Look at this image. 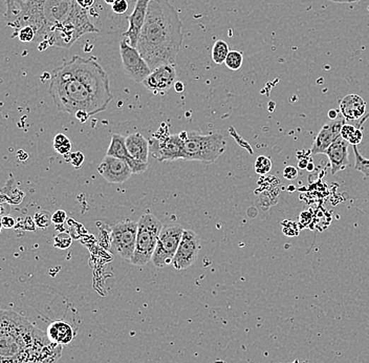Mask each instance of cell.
I'll return each instance as SVG.
<instances>
[{
	"label": "cell",
	"mask_w": 369,
	"mask_h": 363,
	"mask_svg": "<svg viewBox=\"0 0 369 363\" xmlns=\"http://www.w3.org/2000/svg\"><path fill=\"white\" fill-rule=\"evenodd\" d=\"M6 25L14 30L31 27L39 51L57 47L69 49L83 35L98 32L88 18V11L77 0H6Z\"/></svg>",
	"instance_id": "1"
},
{
	"label": "cell",
	"mask_w": 369,
	"mask_h": 363,
	"mask_svg": "<svg viewBox=\"0 0 369 363\" xmlns=\"http://www.w3.org/2000/svg\"><path fill=\"white\" fill-rule=\"evenodd\" d=\"M49 95L58 112L88 118L105 112L114 99L103 67L95 57L78 55L54 69Z\"/></svg>",
	"instance_id": "2"
},
{
	"label": "cell",
	"mask_w": 369,
	"mask_h": 363,
	"mask_svg": "<svg viewBox=\"0 0 369 363\" xmlns=\"http://www.w3.org/2000/svg\"><path fill=\"white\" fill-rule=\"evenodd\" d=\"M63 345L52 342L29 319L10 310L0 313V363H56Z\"/></svg>",
	"instance_id": "3"
},
{
	"label": "cell",
	"mask_w": 369,
	"mask_h": 363,
	"mask_svg": "<svg viewBox=\"0 0 369 363\" xmlns=\"http://www.w3.org/2000/svg\"><path fill=\"white\" fill-rule=\"evenodd\" d=\"M183 23L169 0H151L136 49L151 71L175 64L183 45Z\"/></svg>",
	"instance_id": "4"
},
{
	"label": "cell",
	"mask_w": 369,
	"mask_h": 363,
	"mask_svg": "<svg viewBox=\"0 0 369 363\" xmlns=\"http://www.w3.org/2000/svg\"><path fill=\"white\" fill-rule=\"evenodd\" d=\"M184 140V161H199L213 164L227 149V141L221 132L208 134L197 132H180Z\"/></svg>",
	"instance_id": "5"
},
{
	"label": "cell",
	"mask_w": 369,
	"mask_h": 363,
	"mask_svg": "<svg viewBox=\"0 0 369 363\" xmlns=\"http://www.w3.org/2000/svg\"><path fill=\"white\" fill-rule=\"evenodd\" d=\"M163 227L162 221L151 213H145L140 217L136 251L130 262L132 265L143 267L151 262Z\"/></svg>",
	"instance_id": "6"
},
{
	"label": "cell",
	"mask_w": 369,
	"mask_h": 363,
	"mask_svg": "<svg viewBox=\"0 0 369 363\" xmlns=\"http://www.w3.org/2000/svg\"><path fill=\"white\" fill-rule=\"evenodd\" d=\"M184 230L180 225L163 227L151 260L156 268H165L172 264L177 248L183 238Z\"/></svg>",
	"instance_id": "7"
},
{
	"label": "cell",
	"mask_w": 369,
	"mask_h": 363,
	"mask_svg": "<svg viewBox=\"0 0 369 363\" xmlns=\"http://www.w3.org/2000/svg\"><path fill=\"white\" fill-rule=\"evenodd\" d=\"M151 151L153 158L160 162L167 161L184 160V140L181 134H170L158 129L151 139Z\"/></svg>",
	"instance_id": "8"
},
{
	"label": "cell",
	"mask_w": 369,
	"mask_h": 363,
	"mask_svg": "<svg viewBox=\"0 0 369 363\" xmlns=\"http://www.w3.org/2000/svg\"><path fill=\"white\" fill-rule=\"evenodd\" d=\"M138 221H119L112 228V245L116 253L123 260L131 262L136 251Z\"/></svg>",
	"instance_id": "9"
},
{
	"label": "cell",
	"mask_w": 369,
	"mask_h": 363,
	"mask_svg": "<svg viewBox=\"0 0 369 363\" xmlns=\"http://www.w3.org/2000/svg\"><path fill=\"white\" fill-rule=\"evenodd\" d=\"M120 54L125 75L136 83H143L153 71L138 49L124 39L120 42Z\"/></svg>",
	"instance_id": "10"
},
{
	"label": "cell",
	"mask_w": 369,
	"mask_h": 363,
	"mask_svg": "<svg viewBox=\"0 0 369 363\" xmlns=\"http://www.w3.org/2000/svg\"><path fill=\"white\" fill-rule=\"evenodd\" d=\"M201 242L193 230H184L183 238L173 258V267L177 270H184L192 266L199 258Z\"/></svg>",
	"instance_id": "11"
},
{
	"label": "cell",
	"mask_w": 369,
	"mask_h": 363,
	"mask_svg": "<svg viewBox=\"0 0 369 363\" xmlns=\"http://www.w3.org/2000/svg\"><path fill=\"white\" fill-rule=\"evenodd\" d=\"M98 171L106 181L112 184H122L134 175L131 168L125 161L110 156H106L100 163Z\"/></svg>",
	"instance_id": "12"
},
{
	"label": "cell",
	"mask_w": 369,
	"mask_h": 363,
	"mask_svg": "<svg viewBox=\"0 0 369 363\" xmlns=\"http://www.w3.org/2000/svg\"><path fill=\"white\" fill-rule=\"evenodd\" d=\"M177 71L175 64H164L153 69L151 75L143 81V86L153 93H164L175 86Z\"/></svg>",
	"instance_id": "13"
},
{
	"label": "cell",
	"mask_w": 369,
	"mask_h": 363,
	"mask_svg": "<svg viewBox=\"0 0 369 363\" xmlns=\"http://www.w3.org/2000/svg\"><path fill=\"white\" fill-rule=\"evenodd\" d=\"M344 124L345 119L343 118L342 115H340L336 120L324 124L312 143V149H310L312 156L325 154L327 149L337 140L339 137H341V130Z\"/></svg>",
	"instance_id": "14"
},
{
	"label": "cell",
	"mask_w": 369,
	"mask_h": 363,
	"mask_svg": "<svg viewBox=\"0 0 369 363\" xmlns=\"http://www.w3.org/2000/svg\"><path fill=\"white\" fill-rule=\"evenodd\" d=\"M151 1V0H136L134 12L128 17L129 25L123 36L127 38L125 40L131 47H136L138 45L139 37H140L145 21H146L147 10H148V4Z\"/></svg>",
	"instance_id": "15"
},
{
	"label": "cell",
	"mask_w": 369,
	"mask_h": 363,
	"mask_svg": "<svg viewBox=\"0 0 369 363\" xmlns=\"http://www.w3.org/2000/svg\"><path fill=\"white\" fill-rule=\"evenodd\" d=\"M106 156L122 159L129 165L134 175L145 173L148 168V163L141 162V161L136 160L130 156L129 152L126 149V138L119 134L112 136V142H110V147L106 152Z\"/></svg>",
	"instance_id": "16"
},
{
	"label": "cell",
	"mask_w": 369,
	"mask_h": 363,
	"mask_svg": "<svg viewBox=\"0 0 369 363\" xmlns=\"http://www.w3.org/2000/svg\"><path fill=\"white\" fill-rule=\"evenodd\" d=\"M349 143L339 137L337 140L325 151L329 163H331L332 175L340 173L349 166L348 147Z\"/></svg>",
	"instance_id": "17"
},
{
	"label": "cell",
	"mask_w": 369,
	"mask_h": 363,
	"mask_svg": "<svg viewBox=\"0 0 369 363\" xmlns=\"http://www.w3.org/2000/svg\"><path fill=\"white\" fill-rule=\"evenodd\" d=\"M343 118L348 122H355L363 118L366 112V102L358 95H348L343 98L339 106Z\"/></svg>",
	"instance_id": "18"
},
{
	"label": "cell",
	"mask_w": 369,
	"mask_h": 363,
	"mask_svg": "<svg viewBox=\"0 0 369 363\" xmlns=\"http://www.w3.org/2000/svg\"><path fill=\"white\" fill-rule=\"evenodd\" d=\"M126 149L132 158L141 161V162L148 163L151 144L140 132H134L126 137Z\"/></svg>",
	"instance_id": "19"
},
{
	"label": "cell",
	"mask_w": 369,
	"mask_h": 363,
	"mask_svg": "<svg viewBox=\"0 0 369 363\" xmlns=\"http://www.w3.org/2000/svg\"><path fill=\"white\" fill-rule=\"evenodd\" d=\"M47 335L52 342L60 345H69L76 336L75 330L64 321H56L49 323Z\"/></svg>",
	"instance_id": "20"
},
{
	"label": "cell",
	"mask_w": 369,
	"mask_h": 363,
	"mask_svg": "<svg viewBox=\"0 0 369 363\" xmlns=\"http://www.w3.org/2000/svg\"><path fill=\"white\" fill-rule=\"evenodd\" d=\"M361 125L362 124H359L358 126L344 124L341 130V137L353 146H358L363 140V132L360 128Z\"/></svg>",
	"instance_id": "21"
},
{
	"label": "cell",
	"mask_w": 369,
	"mask_h": 363,
	"mask_svg": "<svg viewBox=\"0 0 369 363\" xmlns=\"http://www.w3.org/2000/svg\"><path fill=\"white\" fill-rule=\"evenodd\" d=\"M229 45L226 41L217 40L212 49V59L216 64H223L229 55Z\"/></svg>",
	"instance_id": "22"
},
{
	"label": "cell",
	"mask_w": 369,
	"mask_h": 363,
	"mask_svg": "<svg viewBox=\"0 0 369 363\" xmlns=\"http://www.w3.org/2000/svg\"><path fill=\"white\" fill-rule=\"evenodd\" d=\"M54 149L58 154L67 156L71 154V143L65 134H58L54 139Z\"/></svg>",
	"instance_id": "23"
},
{
	"label": "cell",
	"mask_w": 369,
	"mask_h": 363,
	"mask_svg": "<svg viewBox=\"0 0 369 363\" xmlns=\"http://www.w3.org/2000/svg\"><path fill=\"white\" fill-rule=\"evenodd\" d=\"M244 62V55L238 51H230L225 64L232 71H238Z\"/></svg>",
	"instance_id": "24"
},
{
	"label": "cell",
	"mask_w": 369,
	"mask_h": 363,
	"mask_svg": "<svg viewBox=\"0 0 369 363\" xmlns=\"http://www.w3.org/2000/svg\"><path fill=\"white\" fill-rule=\"evenodd\" d=\"M353 149L356 158V171H360V173H363L366 178H369V159H365L364 156H362V154L358 151L357 146H353Z\"/></svg>",
	"instance_id": "25"
},
{
	"label": "cell",
	"mask_w": 369,
	"mask_h": 363,
	"mask_svg": "<svg viewBox=\"0 0 369 363\" xmlns=\"http://www.w3.org/2000/svg\"><path fill=\"white\" fill-rule=\"evenodd\" d=\"M256 173L258 175H266L272 169V161L266 156H259L254 165Z\"/></svg>",
	"instance_id": "26"
},
{
	"label": "cell",
	"mask_w": 369,
	"mask_h": 363,
	"mask_svg": "<svg viewBox=\"0 0 369 363\" xmlns=\"http://www.w3.org/2000/svg\"><path fill=\"white\" fill-rule=\"evenodd\" d=\"M34 221L37 227L45 229V228L51 225V214L47 212H45V210H43V212H37L36 214L34 215Z\"/></svg>",
	"instance_id": "27"
},
{
	"label": "cell",
	"mask_w": 369,
	"mask_h": 363,
	"mask_svg": "<svg viewBox=\"0 0 369 363\" xmlns=\"http://www.w3.org/2000/svg\"><path fill=\"white\" fill-rule=\"evenodd\" d=\"M18 36V39L23 42H32L35 39V32L31 27L23 28L19 30L15 37Z\"/></svg>",
	"instance_id": "28"
},
{
	"label": "cell",
	"mask_w": 369,
	"mask_h": 363,
	"mask_svg": "<svg viewBox=\"0 0 369 363\" xmlns=\"http://www.w3.org/2000/svg\"><path fill=\"white\" fill-rule=\"evenodd\" d=\"M65 159L73 165L76 168H79L82 164H83L84 160H86V156L82 152L77 151L73 152V154H67L65 156Z\"/></svg>",
	"instance_id": "29"
},
{
	"label": "cell",
	"mask_w": 369,
	"mask_h": 363,
	"mask_svg": "<svg viewBox=\"0 0 369 363\" xmlns=\"http://www.w3.org/2000/svg\"><path fill=\"white\" fill-rule=\"evenodd\" d=\"M71 242L73 241H71V236L65 232H62L55 238V247L62 250L67 249L71 245Z\"/></svg>",
	"instance_id": "30"
},
{
	"label": "cell",
	"mask_w": 369,
	"mask_h": 363,
	"mask_svg": "<svg viewBox=\"0 0 369 363\" xmlns=\"http://www.w3.org/2000/svg\"><path fill=\"white\" fill-rule=\"evenodd\" d=\"M282 226H283V234H286V236H290V238L298 236V227H297L294 221H283Z\"/></svg>",
	"instance_id": "31"
},
{
	"label": "cell",
	"mask_w": 369,
	"mask_h": 363,
	"mask_svg": "<svg viewBox=\"0 0 369 363\" xmlns=\"http://www.w3.org/2000/svg\"><path fill=\"white\" fill-rule=\"evenodd\" d=\"M112 11H114L116 14L122 15L128 10L127 0H120V1H117L116 4H112Z\"/></svg>",
	"instance_id": "32"
},
{
	"label": "cell",
	"mask_w": 369,
	"mask_h": 363,
	"mask_svg": "<svg viewBox=\"0 0 369 363\" xmlns=\"http://www.w3.org/2000/svg\"><path fill=\"white\" fill-rule=\"evenodd\" d=\"M66 212H63V210H58L52 215V221H53L55 225H63L66 221Z\"/></svg>",
	"instance_id": "33"
},
{
	"label": "cell",
	"mask_w": 369,
	"mask_h": 363,
	"mask_svg": "<svg viewBox=\"0 0 369 363\" xmlns=\"http://www.w3.org/2000/svg\"><path fill=\"white\" fill-rule=\"evenodd\" d=\"M298 177V171L296 167L288 166L284 168L283 178L286 180H295Z\"/></svg>",
	"instance_id": "34"
},
{
	"label": "cell",
	"mask_w": 369,
	"mask_h": 363,
	"mask_svg": "<svg viewBox=\"0 0 369 363\" xmlns=\"http://www.w3.org/2000/svg\"><path fill=\"white\" fill-rule=\"evenodd\" d=\"M1 223L2 227L6 228V229H10V228L14 227L16 221H15V219H13L12 217H10V215H6V217H2Z\"/></svg>",
	"instance_id": "35"
},
{
	"label": "cell",
	"mask_w": 369,
	"mask_h": 363,
	"mask_svg": "<svg viewBox=\"0 0 369 363\" xmlns=\"http://www.w3.org/2000/svg\"><path fill=\"white\" fill-rule=\"evenodd\" d=\"M78 4L84 10H90L95 4V0H77Z\"/></svg>",
	"instance_id": "36"
},
{
	"label": "cell",
	"mask_w": 369,
	"mask_h": 363,
	"mask_svg": "<svg viewBox=\"0 0 369 363\" xmlns=\"http://www.w3.org/2000/svg\"><path fill=\"white\" fill-rule=\"evenodd\" d=\"M175 90L177 91V93H183L184 90V86L183 82L181 81H177L175 84Z\"/></svg>",
	"instance_id": "37"
},
{
	"label": "cell",
	"mask_w": 369,
	"mask_h": 363,
	"mask_svg": "<svg viewBox=\"0 0 369 363\" xmlns=\"http://www.w3.org/2000/svg\"><path fill=\"white\" fill-rule=\"evenodd\" d=\"M339 116H340V115H339L338 110H329V118L331 119L332 121L336 120V119H338Z\"/></svg>",
	"instance_id": "38"
},
{
	"label": "cell",
	"mask_w": 369,
	"mask_h": 363,
	"mask_svg": "<svg viewBox=\"0 0 369 363\" xmlns=\"http://www.w3.org/2000/svg\"><path fill=\"white\" fill-rule=\"evenodd\" d=\"M329 1L336 2V4H355V2H359L360 0H329Z\"/></svg>",
	"instance_id": "39"
},
{
	"label": "cell",
	"mask_w": 369,
	"mask_h": 363,
	"mask_svg": "<svg viewBox=\"0 0 369 363\" xmlns=\"http://www.w3.org/2000/svg\"><path fill=\"white\" fill-rule=\"evenodd\" d=\"M308 162L307 160H300L299 161V167L300 168H308Z\"/></svg>",
	"instance_id": "40"
},
{
	"label": "cell",
	"mask_w": 369,
	"mask_h": 363,
	"mask_svg": "<svg viewBox=\"0 0 369 363\" xmlns=\"http://www.w3.org/2000/svg\"><path fill=\"white\" fill-rule=\"evenodd\" d=\"M314 164H312V163H308V171H314Z\"/></svg>",
	"instance_id": "41"
},
{
	"label": "cell",
	"mask_w": 369,
	"mask_h": 363,
	"mask_svg": "<svg viewBox=\"0 0 369 363\" xmlns=\"http://www.w3.org/2000/svg\"><path fill=\"white\" fill-rule=\"evenodd\" d=\"M117 1H120V0H105L106 4H116Z\"/></svg>",
	"instance_id": "42"
},
{
	"label": "cell",
	"mask_w": 369,
	"mask_h": 363,
	"mask_svg": "<svg viewBox=\"0 0 369 363\" xmlns=\"http://www.w3.org/2000/svg\"><path fill=\"white\" fill-rule=\"evenodd\" d=\"M292 363H299V362H292Z\"/></svg>",
	"instance_id": "43"
}]
</instances>
